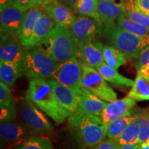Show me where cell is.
Instances as JSON below:
<instances>
[{"label":"cell","instance_id":"obj_28","mask_svg":"<svg viewBox=\"0 0 149 149\" xmlns=\"http://www.w3.org/2000/svg\"><path fill=\"white\" fill-rule=\"evenodd\" d=\"M103 57L106 64L117 70L125 64L127 57L123 52L111 45L104 46Z\"/></svg>","mask_w":149,"mask_h":149},{"label":"cell","instance_id":"obj_26","mask_svg":"<svg viewBox=\"0 0 149 149\" xmlns=\"http://www.w3.org/2000/svg\"><path fill=\"white\" fill-rule=\"evenodd\" d=\"M8 149H54L52 141L43 135H35Z\"/></svg>","mask_w":149,"mask_h":149},{"label":"cell","instance_id":"obj_32","mask_svg":"<svg viewBox=\"0 0 149 149\" xmlns=\"http://www.w3.org/2000/svg\"><path fill=\"white\" fill-rule=\"evenodd\" d=\"M15 102L9 87L2 81L0 82V106H9Z\"/></svg>","mask_w":149,"mask_h":149},{"label":"cell","instance_id":"obj_34","mask_svg":"<svg viewBox=\"0 0 149 149\" xmlns=\"http://www.w3.org/2000/svg\"><path fill=\"white\" fill-rule=\"evenodd\" d=\"M127 1L136 10L146 14L149 12V0H127Z\"/></svg>","mask_w":149,"mask_h":149},{"label":"cell","instance_id":"obj_35","mask_svg":"<svg viewBox=\"0 0 149 149\" xmlns=\"http://www.w3.org/2000/svg\"><path fill=\"white\" fill-rule=\"evenodd\" d=\"M119 145L113 139H108L102 141L94 149H117Z\"/></svg>","mask_w":149,"mask_h":149},{"label":"cell","instance_id":"obj_43","mask_svg":"<svg viewBox=\"0 0 149 149\" xmlns=\"http://www.w3.org/2000/svg\"><path fill=\"white\" fill-rule=\"evenodd\" d=\"M146 14H147V15H148L149 16V12H148V13H146Z\"/></svg>","mask_w":149,"mask_h":149},{"label":"cell","instance_id":"obj_29","mask_svg":"<svg viewBox=\"0 0 149 149\" xmlns=\"http://www.w3.org/2000/svg\"><path fill=\"white\" fill-rule=\"evenodd\" d=\"M97 2L98 0H75L72 7L79 15L91 17L100 20L97 11Z\"/></svg>","mask_w":149,"mask_h":149},{"label":"cell","instance_id":"obj_10","mask_svg":"<svg viewBox=\"0 0 149 149\" xmlns=\"http://www.w3.org/2000/svg\"><path fill=\"white\" fill-rule=\"evenodd\" d=\"M35 135V134L32 130L22 124L13 122H1L0 124L1 148L5 146H10L11 148L29 137Z\"/></svg>","mask_w":149,"mask_h":149},{"label":"cell","instance_id":"obj_22","mask_svg":"<svg viewBox=\"0 0 149 149\" xmlns=\"http://www.w3.org/2000/svg\"><path fill=\"white\" fill-rule=\"evenodd\" d=\"M21 76H23L21 65L0 61V80L8 87H12Z\"/></svg>","mask_w":149,"mask_h":149},{"label":"cell","instance_id":"obj_41","mask_svg":"<svg viewBox=\"0 0 149 149\" xmlns=\"http://www.w3.org/2000/svg\"><path fill=\"white\" fill-rule=\"evenodd\" d=\"M139 149H149V145L142 143V144H139Z\"/></svg>","mask_w":149,"mask_h":149},{"label":"cell","instance_id":"obj_20","mask_svg":"<svg viewBox=\"0 0 149 149\" xmlns=\"http://www.w3.org/2000/svg\"><path fill=\"white\" fill-rule=\"evenodd\" d=\"M55 24L56 23L53 21V19L44 10L42 15L37 20L30 41L29 46L26 48H24V50L26 51L36 47L45 38Z\"/></svg>","mask_w":149,"mask_h":149},{"label":"cell","instance_id":"obj_19","mask_svg":"<svg viewBox=\"0 0 149 149\" xmlns=\"http://www.w3.org/2000/svg\"><path fill=\"white\" fill-rule=\"evenodd\" d=\"M43 12L44 9L40 6H33L26 12L19 36L24 48L29 46L35 25Z\"/></svg>","mask_w":149,"mask_h":149},{"label":"cell","instance_id":"obj_3","mask_svg":"<svg viewBox=\"0 0 149 149\" xmlns=\"http://www.w3.org/2000/svg\"><path fill=\"white\" fill-rule=\"evenodd\" d=\"M68 120L80 148H95L107 137V127L100 117L91 114H75L70 115Z\"/></svg>","mask_w":149,"mask_h":149},{"label":"cell","instance_id":"obj_39","mask_svg":"<svg viewBox=\"0 0 149 149\" xmlns=\"http://www.w3.org/2000/svg\"><path fill=\"white\" fill-rule=\"evenodd\" d=\"M117 149H139V144L119 145Z\"/></svg>","mask_w":149,"mask_h":149},{"label":"cell","instance_id":"obj_30","mask_svg":"<svg viewBox=\"0 0 149 149\" xmlns=\"http://www.w3.org/2000/svg\"><path fill=\"white\" fill-rule=\"evenodd\" d=\"M125 14L134 22L149 27V16L148 15L136 10L128 1L125 5Z\"/></svg>","mask_w":149,"mask_h":149},{"label":"cell","instance_id":"obj_38","mask_svg":"<svg viewBox=\"0 0 149 149\" xmlns=\"http://www.w3.org/2000/svg\"><path fill=\"white\" fill-rule=\"evenodd\" d=\"M74 1H75V0H46L45 4L48 3L53 2V1H59V2L64 3V4H67V5H69L72 6L74 3Z\"/></svg>","mask_w":149,"mask_h":149},{"label":"cell","instance_id":"obj_27","mask_svg":"<svg viewBox=\"0 0 149 149\" xmlns=\"http://www.w3.org/2000/svg\"><path fill=\"white\" fill-rule=\"evenodd\" d=\"M117 24L134 35L149 39V27L134 22L128 17L125 13L121 14L117 19Z\"/></svg>","mask_w":149,"mask_h":149},{"label":"cell","instance_id":"obj_2","mask_svg":"<svg viewBox=\"0 0 149 149\" xmlns=\"http://www.w3.org/2000/svg\"><path fill=\"white\" fill-rule=\"evenodd\" d=\"M79 42L70 28L56 24L45 38L36 46L58 63L76 56Z\"/></svg>","mask_w":149,"mask_h":149},{"label":"cell","instance_id":"obj_37","mask_svg":"<svg viewBox=\"0 0 149 149\" xmlns=\"http://www.w3.org/2000/svg\"><path fill=\"white\" fill-rule=\"evenodd\" d=\"M13 4H15V0H0V10Z\"/></svg>","mask_w":149,"mask_h":149},{"label":"cell","instance_id":"obj_21","mask_svg":"<svg viewBox=\"0 0 149 149\" xmlns=\"http://www.w3.org/2000/svg\"><path fill=\"white\" fill-rule=\"evenodd\" d=\"M108 82L122 87H132L134 81L121 74L117 69L103 62L96 68Z\"/></svg>","mask_w":149,"mask_h":149},{"label":"cell","instance_id":"obj_9","mask_svg":"<svg viewBox=\"0 0 149 149\" xmlns=\"http://www.w3.org/2000/svg\"><path fill=\"white\" fill-rule=\"evenodd\" d=\"M102 22L100 20L88 16L79 15L70 26L78 42H87L95 40L101 35Z\"/></svg>","mask_w":149,"mask_h":149},{"label":"cell","instance_id":"obj_23","mask_svg":"<svg viewBox=\"0 0 149 149\" xmlns=\"http://www.w3.org/2000/svg\"><path fill=\"white\" fill-rule=\"evenodd\" d=\"M133 109L128 112L124 116L117 118L110 123L107 128V137L108 139H114L116 138L127 127L130 122L135 120L137 115L135 112L133 113Z\"/></svg>","mask_w":149,"mask_h":149},{"label":"cell","instance_id":"obj_36","mask_svg":"<svg viewBox=\"0 0 149 149\" xmlns=\"http://www.w3.org/2000/svg\"><path fill=\"white\" fill-rule=\"evenodd\" d=\"M15 5L24 11H27L34 6L33 0H15Z\"/></svg>","mask_w":149,"mask_h":149},{"label":"cell","instance_id":"obj_40","mask_svg":"<svg viewBox=\"0 0 149 149\" xmlns=\"http://www.w3.org/2000/svg\"><path fill=\"white\" fill-rule=\"evenodd\" d=\"M34 6H43L46 3V0H33Z\"/></svg>","mask_w":149,"mask_h":149},{"label":"cell","instance_id":"obj_24","mask_svg":"<svg viewBox=\"0 0 149 149\" xmlns=\"http://www.w3.org/2000/svg\"><path fill=\"white\" fill-rule=\"evenodd\" d=\"M128 97L135 101L149 100V77L137 74Z\"/></svg>","mask_w":149,"mask_h":149},{"label":"cell","instance_id":"obj_4","mask_svg":"<svg viewBox=\"0 0 149 149\" xmlns=\"http://www.w3.org/2000/svg\"><path fill=\"white\" fill-rule=\"evenodd\" d=\"M101 35L109 45L117 48L130 58H138L142 50L149 44L148 38L134 35L115 22L103 24Z\"/></svg>","mask_w":149,"mask_h":149},{"label":"cell","instance_id":"obj_18","mask_svg":"<svg viewBox=\"0 0 149 149\" xmlns=\"http://www.w3.org/2000/svg\"><path fill=\"white\" fill-rule=\"evenodd\" d=\"M42 8L56 24H63L69 28L76 18L69 7L59 1L46 3L42 6Z\"/></svg>","mask_w":149,"mask_h":149},{"label":"cell","instance_id":"obj_11","mask_svg":"<svg viewBox=\"0 0 149 149\" xmlns=\"http://www.w3.org/2000/svg\"><path fill=\"white\" fill-rule=\"evenodd\" d=\"M102 43L96 40L79 42L76 57L81 64L97 68L104 62Z\"/></svg>","mask_w":149,"mask_h":149},{"label":"cell","instance_id":"obj_1","mask_svg":"<svg viewBox=\"0 0 149 149\" xmlns=\"http://www.w3.org/2000/svg\"><path fill=\"white\" fill-rule=\"evenodd\" d=\"M26 97L53 119L57 125L64 123L71 115L57 101L53 88L46 79L42 77L30 79Z\"/></svg>","mask_w":149,"mask_h":149},{"label":"cell","instance_id":"obj_6","mask_svg":"<svg viewBox=\"0 0 149 149\" xmlns=\"http://www.w3.org/2000/svg\"><path fill=\"white\" fill-rule=\"evenodd\" d=\"M32 101L27 97L22 99L17 106V111L22 124L37 134H50L54 127L48 119Z\"/></svg>","mask_w":149,"mask_h":149},{"label":"cell","instance_id":"obj_14","mask_svg":"<svg viewBox=\"0 0 149 149\" xmlns=\"http://www.w3.org/2000/svg\"><path fill=\"white\" fill-rule=\"evenodd\" d=\"M53 88L57 101L71 115L77 114L80 109V99L69 88L62 85L55 79H48Z\"/></svg>","mask_w":149,"mask_h":149},{"label":"cell","instance_id":"obj_31","mask_svg":"<svg viewBox=\"0 0 149 149\" xmlns=\"http://www.w3.org/2000/svg\"><path fill=\"white\" fill-rule=\"evenodd\" d=\"M17 115L15 102L9 106H0V121L1 122H10L15 120Z\"/></svg>","mask_w":149,"mask_h":149},{"label":"cell","instance_id":"obj_7","mask_svg":"<svg viewBox=\"0 0 149 149\" xmlns=\"http://www.w3.org/2000/svg\"><path fill=\"white\" fill-rule=\"evenodd\" d=\"M81 77V64L77 57L74 56L64 62L59 63L52 73L51 79H55L69 88L77 95L83 88Z\"/></svg>","mask_w":149,"mask_h":149},{"label":"cell","instance_id":"obj_42","mask_svg":"<svg viewBox=\"0 0 149 149\" xmlns=\"http://www.w3.org/2000/svg\"><path fill=\"white\" fill-rule=\"evenodd\" d=\"M144 144H147V145H149V139H148V140H146V141H145V142H144Z\"/></svg>","mask_w":149,"mask_h":149},{"label":"cell","instance_id":"obj_25","mask_svg":"<svg viewBox=\"0 0 149 149\" xmlns=\"http://www.w3.org/2000/svg\"><path fill=\"white\" fill-rule=\"evenodd\" d=\"M137 115V114H136ZM139 124L137 117L130 122L118 137L113 139L118 145L138 144Z\"/></svg>","mask_w":149,"mask_h":149},{"label":"cell","instance_id":"obj_17","mask_svg":"<svg viewBox=\"0 0 149 149\" xmlns=\"http://www.w3.org/2000/svg\"><path fill=\"white\" fill-rule=\"evenodd\" d=\"M125 0H98L97 14L102 24L113 22L125 13Z\"/></svg>","mask_w":149,"mask_h":149},{"label":"cell","instance_id":"obj_13","mask_svg":"<svg viewBox=\"0 0 149 149\" xmlns=\"http://www.w3.org/2000/svg\"><path fill=\"white\" fill-rule=\"evenodd\" d=\"M1 11L0 31L1 33L19 36L22 23L26 12L15 5H11Z\"/></svg>","mask_w":149,"mask_h":149},{"label":"cell","instance_id":"obj_5","mask_svg":"<svg viewBox=\"0 0 149 149\" xmlns=\"http://www.w3.org/2000/svg\"><path fill=\"white\" fill-rule=\"evenodd\" d=\"M59 64L44 51L36 47L31 48L24 53L22 74L29 79L36 77L49 79Z\"/></svg>","mask_w":149,"mask_h":149},{"label":"cell","instance_id":"obj_16","mask_svg":"<svg viewBox=\"0 0 149 149\" xmlns=\"http://www.w3.org/2000/svg\"><path fill=\"white\" fill-rule=\"evenodd\" d=\"M77 96L80 99L81 104L79 111L77 114H91L101 117L102 111L108 104L107 102L101 100L84 87Z\"/></svg>","mask_w":149,"mask_h":149},{"label":"cell","instance_id":"obj_8","mask_svg":"<svg viewBox=\"0 0 149 149\" xmlns=\"http://www.w3.org/2000/svg\"><path fill=\"white\" fill-rule=\"evenodd\" d=\"M81 84L84 88L105 102H111L117 100V93L96 68L84 64H81Z\"/></svg>","mask_w":149,"mask_h":149},{"label":"cell","instance_id":"obj_12","mask_svg":"<svg viewBox=\"0 0 149 149\" xmlns=\"http://www.w3.org/2000/svg\"><path fill=\"white\" fill-rule=\"evenodd\" d=\"M19 37L7 33L0 35V61L21 65L23 60V48Z\"/></svg>","mask_w":149,"mask_h":149},{"label":"cell","instance_id":"obj_15","mask_svg":"<svg viewBox=\"0 0 149 149\" xmlns=\"http://www.w3.org/2000/svg\"><path fill=\"white\" fill-rule=\"evenodd\" d=\"M135 100L129 97L108 102L101 115L104 125L108 128L110 123L126 115L135 107Z\"/></svg>","mask_w":149,"mask_h":149},{"label":"cell","instance_id":"obj_33","mask_svg":"<svg viewBox=\"0 0 149 149\" xmlns=\"http://www.w3.org/2000/svg\"><path fill=\"white\" fill-rule=\"evenodd\" d=\"M149 68V44L141 52L137 59L136 68L137 70L141 68Z\"/></svg>","mask_w":149,"mask_h":149}]
</instances>
